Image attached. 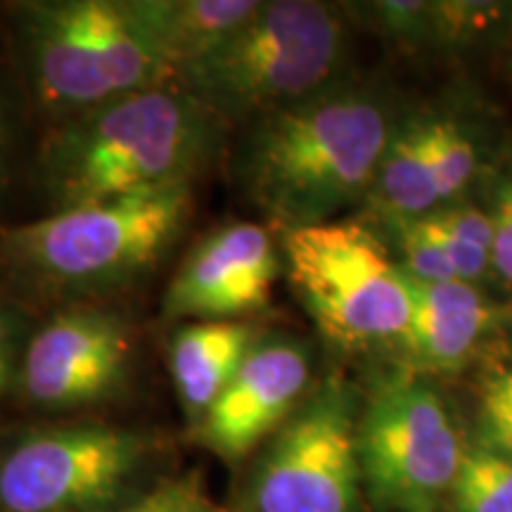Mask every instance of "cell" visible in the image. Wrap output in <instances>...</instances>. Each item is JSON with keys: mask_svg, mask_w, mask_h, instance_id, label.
Returning <instances> with one entry per match:
<instances>
[{"mask_svg": "<svg viewBox=\"0 0 512 512\" xmlns=\"http://www.w3.org/2000/svg\"><path fill=\"white\" fill-rule=\"evenodd\" d=\"M392 128L380 98L335 83L249 121L238 178L283 230L332 221L368 195Z\"/></svg>", "mask_w": 512, "mask_h": 512, "instance_id": "cell-1", "label": "cell"}, {"mask_svg": "<svg viewBox=\"0 0 512 512\" xmlns=\"http://www.w3.org/2000/svg\"><path fill=\"white\" fill-rule=\"evenodd\" d=\"M221 126L178 83L124 95L60 121L43 147V185L55 211L190 185Z\"/></svg>", "mask_w": 512, "mask_h": 512, "instance_id": "cell-2", "label": "cell"}, {"mask_svg": "<svg viewBox=\"0 0 512 512\" xmlns=\"http://www.w3.org/2000/svg\"><path fill=\"white\" fill-rule=\"evenodd\" d=\"M347 50L349 29L335 5L273 0L174 83L221 124L254 121L335 86Z\"/></svg>", "mask_w": 512, "mask_h": 512, "instance_id": "cell-3", "label": "cell"}, {"mask_svg": "<svg viewBox=\"0 0 512 512\" xmlns=\"http://www.w3.org/2000/svg\"><path fill=\"white\" fill-rule=\"evenodd\" d=\"M190 204V185H174L53 211L8 230L3 252L12 266L43 285L117 287L162 259L181 235Z\"/></svg>", "mask_w": 512, "mask_h": 512, "instance_id": "cell-4", "label": "cell"}, {"mask_svg": "<svg viewBox=\"0 0 512 512\" xmlns=\"http://www.w3.org/2000/svg\"><path fill=\"white\" fill-rule=\"evenodd\" d=\"M17 10L31 83L55 117L174 83L126 0H43Z\"/></svg>", "mask_w": 512, "mask_h": 512, "instance_id": "cell-5", "label": "cell"}, {"mask_svg": "<svg viewBox=\"0 0 512 512\" xmlns=\"http://www.w3.org/2000/svg\"><path fill=\"white\" fill-rule=\"evenodd\" d=\"M287 278L316 328L339 347L399 342L408 278L366 223L332 219L283 230Z\"/></svg>", "mask_w": 512, "mask_h": 512, "instance_id": "cell-6", "label": "cell"}, {"mask_svg": "<svg viewBox=\"0 0 512 512\" xmlns=\"http://www.w3.org/2000/svg\"><path fill=\"white\" fill-rule=\"evenodd\" d=\"M356 444L363 486L384 512L434 510L465 451L444 399L411 370L377 382L358 413Z\"/></svg>", "mask_w": 512, "mask_h": 512, "instance_id": "cell-7", "label": "cell"}, {"mask_svg": "<svg viewBox=\"0 0 512 512\" xmlns=\"http://www.w3.org/2000/svg\"><path fill=\"white\" fill-rule=\"evenodd\" d=\"M358 403L328 380L299 401L273 432L247 489L249 512H358Z\"/></svg>", "mask_w": 512, "mask_h": 512, "instance_id": "cell-8", "label": "cell"}, {"mask_svg": "<svg viewBox=\"0 0 512 512\" xmlns=\"http://www.w3.org/2000/svg\"><path fill=\"white\" fill-rule=\"evenodd\" d=\"M150 441L124 427L86 422L31 434L0 465L5 512H102L143 470Z\"/></svg>", "mask_w": 512, "mask_h": 512, "instance_id": "cell-9", "label": "cell"}, {"mask_svg": "<svg viewBox=\"0 0 512 512\" xmlns=\"http://www.w3.org/2000/svg\"><path fill=\"white\" fill-rule=\"evenodd\" d=\"M133 332L117 313L69 309L24 349L22 389L36 406L69 411L117 392L128 375Z\"/></svg>", "mask_w": 512, "mask_h": 512, "instance_id": "cell-10", "label": "cell"}, {"mask_svg": "<svg viewBox=\"0 0 512 512\" xmlns=\"http://www.w3.org/2000/svg\"><path fill=\"white\" fill-rule=\"evenodd\" d=\"M280 273L271 233L230 223L204 238L178 268L164 297L171 320H238L271 302Z\"/></svg>", "mask_w": 512, "mask_h": 512, "instance_id": "cell-11", "label": "cell"}, {"mask_svg": "<svg viewBox=\"0 0 512 512\" xmlns=\"http://www.w3.org/2000/svg\"><path fill=\"white\" fill-rule=\"evenodd\" d=\"M311 380V358L294 339H256L228 387L197 422V439L223 460H240L278 430Z\"/></svg>", "mask_w": 512, "mask_h": 512, "instance_id": "cell-12", "label": "cell"}, {"mask_svg": "<svg viewBox=\"0 0 512 512\" xmlns=\"http://www.w3.org/2000/svg\"><path fill=\"white\" fill-rule=\"evenodd\" d=\"M408 292L411 316L399 342L411 373H458L494 328L496 309L463 280L425 283L408 278Z\"/></svg>", "mask_w": 512, "mask_h": 512, "instance_id": "cell-13", "label": "cell"}, {"mask_svg": "<svg viewBox=\"0 0 512 512\" xmlns=\"http://www.w3.org/2000/svg\"><path fill=\"white\" fill-rule=\"evenodd\" d=\"M126 5L174 79L259 8L254 0H126Z\"/></svg>", "mask_w": 512, "mask_h": 512, "instance_id": "cell-14", "label": "cell"}, {"mask_svg": "<svg viewBox=\"0 0 512 512\" xmlns=\"http://www.w3.org/2000/svg\"><path fill=\"white\" fill-rule=\"evenodd\" d=\"M256 332L242 320H197L171 339V377L192 425L228 387L254 347Z\"/></svg>", "mask_w": 512, "mask_h": 512, "instance_id": "cell-15", "label": "cell"}, {"mask_svg": "<svg viewBox=\"0 0 512 512\" xmlns=\"http://www.w3.org/2000/svg\"><path fill=\"white\" fill-rule=\"evenodd\" d=\"M368 195L384 219H420L441 204L427 155L425 117L394 124Z\"/></svg>", "mask_w": 512, "mask_h": 512, "instance_id": "cell-16", "label": "cell"}, {"mask_svg": "<svg viewBox=\"0 0 512 512\" xmlns=\"http://www.w3.org/2000/svg\"><path fill=\"white\" fill-rule=\"evenodd\" d=\"M448 498L453 512H512V458L467 446Z\"/></svg>", "mask_w": 512, "mask_h": 512, "instance_id": "cell-17", "label": "cell"}, {"mask_svg": "<svg viewBox=\"0 0 512 512\" xmlns=\"http://www.w3.org/2000/svg\"><path fill=\"white\" fill-rule=\"evenodd\" d=\"M425 136L441 202H448L458 197L475 176V145L458 121L444 117H425Z\"/></svg>", "mask_w": 512, "mask_h": 512, "instance_id": "cell-18", "label": "cell"}, {"mask_svg": "<svg viewBox=\"0 0 512 512\" xmlns=\"http://www.w3.org/2000/svg\"><path fill=\"white\" fill-rule=\"evenodd\" d=\"M479 444L512 458V361L489 370L479 387Z\"/></svg>", "mask_w": 512, "mask_h": 512, "instance_id": "cell-19", "label": "cell"}, {"mask_svg": "<svg viewBox=\"0 0 512 512\" xmlns=\"http://www.w3.org/2000/svg\"><path fill=\"white\" fill-rule=\"evenodd\" d=\"M396 247H399V268L408 278L425 280V283H441V280H458L453 266L441 252L420 219H387Z\"/></svg>", "mask_w": 512, "mask_h": 512, "instance_id": "cell-20", "label": "cell"}, {"mask_svg": "<svg viewBox=\"0 0 512 512\" xmlns=\"http://www.w3.org/2000/svg\"><path fill=\"white\" fill-rule=\"evenodd\" d=\"M375 15L384 34L392 36L399 46H439V3H422V0L375 3Z\"/></svg>", "mask_w": 512, "mask_h": 512, "instance_id": "cell-21", "label": "cell"}, {"mask_svg": "<svg viewBox=\"0 0 512 512\" xmlns=\"http://www.w3.org/2000/svg\"><path fill=\"white\" fill-rule=\"evenodd\" d=\"M102 512H219L204 494L195 477H181L162 482L136 501L119 503Z\"/></svg>", "mask_w": 512, "mask_h": 512, "instance_id": "cell-22", "label": "cell"}, {"mask_svg": "<svg viewBox=\"0 0 512 512\" xmlns=\"http://www.w3.org/2000/svg\"><path fill=\"white\" fill-rule=\"evenodd\" d=\"M494 242H491V266L505 283L512 285V171L498 183L494 211Z\"/></svg>", "mask_w": 512, "mask_h": 512, "instance_id": "cell-23", "label": "cell"}, {"mask_svg": "<svg viewBox=\"0 0 512 512\" xmlns=\"http://www.w3.org/2000/svg\"><path fill=\"white\" fill-rule=\"evenodd\" d=\"M432 219H437L441 226H446L460 240L470 242L484 252L491 254V242H494V223L491 216L479 207L470 204H448L444 209L430 211Z\"/></svg>", "mask_w": 512, "mask_h": 512, "instance_id": "cell-24", "label": "cell"}, {"mask_svg": "<svg viewBox=\"0 0 512 512\" xmlns=\"http://www.w3.org/2000/svg\"><path fill=\"white\" fill-rule=\"evenodd\" d=\"M12 363H15V325H12L10 313L0 309V396L10 384Z\"/></svg>", "mask_w": 512, "mask_h": 512, "instance_id": "cell-25", "label": "cell"}, {"mask_svg": "<svg viewBox=\"0 0 512 512\" xmlns=\"http://www.w3.org/2000/svg\"><path fill=\"white\" fill-rule=\"evenodd\" d=\"M3 164H5V121H3V112H0V176H3Z\"/></svg>", "mask_w": 512, "mask_h": 512, "instance_id": "cell-26", "label": "cell"}, {"mask_svg": "<svg viewBox=\"0 0 512 512\" xmlns=\"http://www.w3.org/2000/svg\"><path fill=\"white\" fill-rule=\"evenodd\" d=\"M420 512H434V510H420Z\"/></svg>", "mask_w": 512, "mask_h": 512, "instance_id": "cell-27", "label": "cell"}]
</instances>
